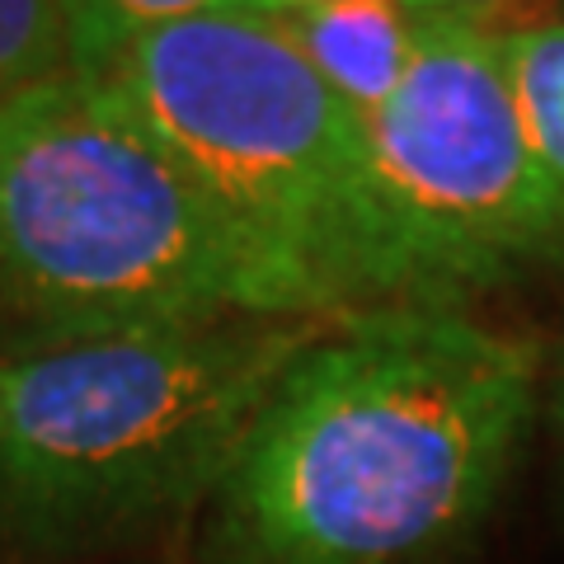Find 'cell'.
Returning a JSON list of instances; mask_svg holds the SVG:
<instances>
[{
	"mask_svg": "<svg viewBox=\"0 0 564 564\" xmlns=\"http://www.w3.org/2000/svg\"><path fill=\"white\" fill-rule=\"evenodd\" d=\"M541 348L466 306L334 315L207 499L212 564H414L462 541L536 414Z\"/></svg>",
	"mask_w": 564,
	"mask_h": 564,
	"instance_id": "cell-1",
	"label": "cell"
},
{
	"mask_svg": "<svg viewBox=\"0 0 564 564\" xmlns=\"http://www.w3.org/2000/svg\"><path fill=\"white\" fill-rule=\"evenodd\" d=\"M99 76L212 212L254 315L334 321L400 302L367 118L269 14L161 24Z\"/></svg>",
	"mask_w": 564,
	"mask_h": 564,
	"instance_id": "cell-2",
	"label": "cell"
},
{
	"mask_svg": "<svg viewBox=\"0 0 564 564\" xmlns=\"http://www.w3.org/2000/svg\"><path fill=\"white\" fill-rule=\"evenodd\" d=\"M321 325L236 311L29 329L0 348V522L76 551L207 503Z\"/></svg>",
	"mask_w": 564,
	"mask_h": 564,
	"instance_id": "cell-3",
	"label": "cell"
},
{
	"mask_svg": "<svg viewBox=\"0 0 564 564\" xmlns=\"http://www.w3.org/2000/svg\"><path fill=\"white\" fill-rule=\"evenodd\" d=\"M0 302L33 329L254 315L203 198L85 66L0 104Z\"/></svg>",
	"mask_w": 564,
	"mask_h": 564,
	"instance_id": "cell-4",
	"label": "cell"
},
{
	"mask_svg": "<svg viewBox=\"0 0 564 564\" xmlns=\"http://www.w3.org/2000/svg\"><path fill=\"white\" fill-rule=\"evenodd\" d=\"M400 302L466 306L564 259V180L536 161L503 85L499 33L419 14L395 95L367 118Z\"/></svg>",
	"mask_w": 564,
	"mask_h": 564,
	"instance_id": "cell-5",
	"label": "cell"
},
{
	"mask_svg": "<svg viewBox=\"0 0 564 564\" xmlns=\"http://www.w3.org/2000/svg\"><path fill=\"white\" fill-rule=\"evenodd\" d=\"M348 109L372 118L395 95L414 57L419 14L400 0H329L315 10L269 14Z\"/></svg>",
	"mask_w": 564,
	"mask_h": 564,
	"instance_id": "cell-6",
	"label": "cell"
},
{
	"mask_svg": "<svg viewBox=\"0 0 564 564\" xmlns=\"http://www.w3.org/2000/svg\"><path fill=\"white\" fill-rule=\"evenodd\" d=\"M499 57L527 147L555 180H564V24L551 20L499 33Z\"/></svg>",
	"mask_w": 564,
	"mask_h": 564,
	"instance_id": "cell-7",
	"label": "cell"
},
{
	"mask_svg": "<svg viewBox=\"0 0 564 564\" xmlns=\"http://www.w3.org/2000/svg\"><path fill=\"white\" fill-rule=\"evenodd\" d=\"M76 66V33L62 0H0V104Z\"/></svg>",
	"mask_w": 564,
	"mask_h": 564,
	"instance_id": "cell-8",
	"label": "cell"
},
{
	"mask_svg": "<svg viewBox=\"0 0 564 564\" xmlns=\"http://www.w3.org/2000/svg\"><path fill=\"white\" fill-rule=\"evenodd\" d=\"M236 6L240 0H62L70 33H76V62L85 70H99L118 47H128L132 39L161 24Z\"/></svg>",
	"mask_w": 564,
	"mask_h": 564,
	"instance_id": "cell-9",
	"label": "cell"
},
{
	"mask_svg": "<svg viewBox=\"0 0 564 564\" xmlns=\"http://www.w3.org/2000/svg\"><path fill=\"white\" fill-rule=\"evenodd\" d=\"M410 14H475V10H494L508 0H400Z\"/></svg>",
	"mask_w": 564,
	"mask_h": 564,
	"instance_id": "cell-10",
	"label": "cell"
},
{
	"mask_svg": "<svg viewBox=\"0 0 564 564\" xmlns=\"http://www.w3.org/2000/svg\"><path fill=\"white\" fill-rule=\"evenodd\" d=\"M329 0H240L236 10H254V14H292V10H315Z\"/></svg>",
	"mask_w": 564,
	"mask_h": 564,
	"instance_id": "cell-11",
	"label": "cell"
},
{
	"mask_svg": "<svg viewBox=\"0 0 564 564\" xmlns=\"http://www.w3.org/2000/svg\"><path fill=\"white\" fill-rule=\"evenodd\" d=\"M551 419H555V437L564 452V352H560V372H555V391H551Z\"/></svg>",
	"mask_w": 564,
	"mask_h": 564,
	"instance_id": "cell-12",
	"label": "cell"
}]
</instances>
